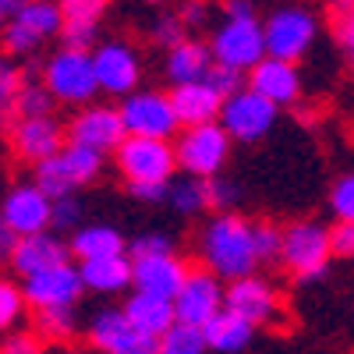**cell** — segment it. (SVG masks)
Instances as JSON below:
<instances>
[{"label":"cell","mask_w":354,"mask_h":354,"mask_svg":"<svg viewBox=\"0 0 354 354\" xmlns=\"http://www.w3.org/2000/svg\"><path fill=\"white\" fill-rule=\"evenodd\" d=\"M21 85H25V71L8 57H0V131H11V124L18 121L15 103H18Z\"/></svg>","instance_id":"cell-29"},{"label":"cell","mask_w":354,"mask_h":354,"mask_svg":"<svg viewBox=\"0 0 354 354\" xmlns=\"http://www.w3.org/2000/svg\"><path fill=\"white\" fill-rule=\"evenodd\" d=\"M230 135L220 121L213 124H195V128H181L174 142V153H177V167H181L188 177H220L227 156H230Z\"/></svg>","instance_id":"cell-4"},{"label":"cell","mask_w":354,"mask_h":354,"mask_svg":"<svg viewBox=\"0 0 354 354\" xmlns=\"http://www.w3.org/2000/svg\"><path fill=\"white\" fill-rule=\"evenodd\" d=\"M174 245L163 238V234H142V238L131 241V262L135 259H156V255H170Z\"/></svg>","instance_id":"cell-42"},{"label":"cell","mask_w":354,"mask_h":354,"mask_svg":"<svg viewBox=\"0 0 354 354\" xmlns=\"http://www.w3.org/2000/svg\"><path fill=\"white\" fill-rule=\"evenodd\" d=\"M25 4V0H0V32L8 28V21L18 15V8Z\"/></svg>","instance_id":"cell-52"},{"label":"cell","mask_w":354,"mask_h":354,"mask_svg":"<svg viewBox=\"0 0 354 354\" xmlns=\"http://www.w3.org/2000/svg\"><path fill=\"white\" fill-rule=\"evenodd\" d=\"M53 93L46 88V82L39 78H25L21 93H18V103H15V113L18 117H53Z\"/></svg>","instance_id":"cell-32"},{"label":"cell","mask_w":354,"mask_h":354,"mask_svg":"<svg viewBox=\"0 0 354 354\" xmlns=\"http://www.w3.org/2000/svg\"><path fill=\"white\" fill-rule=\"evenodd\" d=\"M124 315L131 319L135 330L149 333V337H163L177 322V312H174L170 298H160V294H142V290H135L131 298L124 301Z\"/></svg>","instance_id":"cell-24"},{"label":"cell","mask_w":354,"mask_h":354,"mask_svg":"<svg viewBox=\"0 0 354 354\" xmlns=\"http://www.w3.org/2000/svg\"><path fill=\"white\" fill-rule=\"evenodd\" d=\"M209 198H213V205H230L238 198V188L223 181V177H209Z\"/></svg>","instance_id":"cell-47"},{"label":"cell","mask_w":354,"mask_h":354,"mask_svg":"<svg viewBox=\"0 0 354 354\" xmlns=\"http://www.w3.org/2000/svg\"><path fill=\"white\" fill-rule=\"evenodd\" d=\"M227 308L230 312H238L245 315L252 326H273V322H280V298H277V290L270 280H262V277H241V280H234L227 287Z\"/></svg>","instance_id":"cell-18"},{"label":"cell","mask_w":354,"mask_h":354,"mask_svg":"<svg viewBox=\"0 0 354 354\" xmlns=\"http://www.w3.org/2000/svg\"><path fill=\"white\" fill-rule=\"evenodd\" d=\"M88 344L103 354H160V337L131 326L124 308H103L88 322Z\"/></svg>","instance_id":"cell-10"},{"label":"cell","mask_w":354,"mask_h":354,"mask_svg":"<svg viewBox=\"0 0 354 354\" xmlns=\"http://www.w3.org/2000/svg\"><path fill=\"white\" fill-rule=\"evenodd\" d=\"M252 241H255L259 262H273L280 259V248H283V230L273 223H252Z\"/></svg>","instance_id":"cell-37"},{"label":"cell","mask_w":354,"mask_h":354,"mask_svg":"<svg viewBox=\"0 0 354 354\" xmlns=\"http://www.w3.org/2000/svg\"><path fill=\"white\" fill-rule=\"evenodd\" d=\"M167 202L174 205L177 213H185V216H195L202 209H209V205H213L209 181H205V177H181V181H170Z\"/></svg>","instance_id":"cell-28"},{"label":"cell","mask_w":354,"mask_h":354,"mask_svg":"<svg viewBox=\"0 0 354 354\" xmlns=\"http://www.w3.org/2000/svg\"><path fill=\"white\" fill-rule=\"evenodd\" d=\"M205 85L227 100V96H234V93H241V88H245V75L234 71V68H223V64H213L209 75H205Z\"/></svg>","instance_id":"cell-40"},{"label":"cell","mask_w":354,"mask_h":354,"mask_svg":"<svg viewBox=\"0 0 354 354\" xmlns=\"http://www.w3.org/2000/svg\"><path fill=\"white\" fill-rule=\"evenodd\" d=\"M117 110H121V121H124L128 135L170 142L177 131H181V121H177V113H174L170 93L167 96L163 93H131V96H124V103Z\"/></svg>","instance_id":"cell-8"},{"label":"cell","mask_w":354,"mask_h":354,"mask_svg":"<svg viewBox=\"0 0 354 354\" xmlns=\"http://www.w3.org/2000/svg\"><path fill=\"white\" fill-rule=\"evenodd\" d=\"M53 354H88V351H78V347H61V351H53Z\"/></svg>","instance_id":"cell-54"},{"label":"cell","mask_w":354,"mask_h":354,"mask_svg":"<svg viewBox=\"0 0 354 354\" xmlns=\"http://www.w3.org/2000/svg\"><path fill=\"white\" fill-rule=\"evenodd\" d=\"M36 188H43L50 198H64V195H71L75 188H78V181L71 177V170H68V163H64V156H50L46 163H39L36 167V181H32Z\"/></svg>","instance_id":"cell-30"},{"label":"cell","mask_w":354,"mask_h":354,"mask_svg":"<svg viewBox=\"0 0 354 354\" xmlns=\"http://www.w3.org/2000/svg\"><path fill=\"white\" fill-rule=\"evenodd\" d=\"M82 283L96 294H117L131 283V262L124 255H106V259H88L78 266Z\"/></svg>","instance_id":"cell-26"},{"label":"cell","mask_w":354,"mask_h":354,"mask_svg":"<svg viewBox=\"0 0 354 354\" xmlns=\"http://www.w3.org/2000/svg\"><path fill=\"white\" fill-rule=\"evenodd\" d=\"M326 8L333 11V18H351L354 15V0H326Z\"/></svg>","instance_id":"cell-53"},{"label":"cell","mask_w":354,"mask_h":354,"mask_svg":"<svg viewBox=\"0 0 354 354\" xmlns=\"http://www.w3.org/2000/svg\"><path fill=\"white\" fill-rule=\"evenodd\" d=\"M93 64H96V78H100V88L110 96H131L138 88V78H142V61L135 46L128 43H100L93 50Z\"/></svg>","instance_id":"cell-17"},{"label":"cell","mask_w":354,"mask_h":354,"mask_svg":"<svg viewBox=\"0 0 354 354\" xmlns=\"http://www.w3.org/2000/svg\"><path fill=\"white\" fill-rule=\"evenodd\" d=\"M25 308H28L25 290H21L15 280L0 277V333L15 330L18 322H21V315H25Z\"/></svg>","instance_id":"cell-34"},{"label":"cell","mask_w":354,"mask_h":354,"mask_svg":"<svg viewBox=\"0 0 354 354\" xmlns=\"http://www.w3.org/2000/svg\"><path fill=\"white\" fill-rule=\"evenodd\" d=\"M330 230L315 223V220H301V223H290L283 230V248H280V262L287 266L290 277L298 280H315L322 277L330 262Z\"/></svg>","instance_id":"cell-7"},{"label":"cell","mask_w":354,"mask_h":354,"mask_svg":"<svg viewBox=\"0 0 354 354\" xmlns=\"http://www.w3.org/2000/svg\"><path fill=\"white\" fill-rule=\"evenodd\" d=\"M185 21H181V15H160L153 25H149V36H153V43H160V46H167V50H174L177 43H185L188 36H185Z\"/></svg>","instance_id":"cell-38"},{"label":"cell","mask_w":354,"mask_h":354,"mask_svg":"<svg viewBox=\"0 0 354 354\" xmlns=\"http://www.w3.org/2000/svg\"><path fill=\"white\" fill-rule=\"evenodd\" d=\"M75 333V308H43L36 312V337L46 344H68Z\"/></svg>","instance_id":"cell-31"},{"label":"cell","mask_w":354,"mask_h":354,"mask_svg":"<svg viewBox=\"0 0 354 354\" xmlns=\"http://www.w3.org/2000/svg\"><path fill=\"white\" fill-rule=\"evenodd\" d=\"M11 149L25 163H46L50 156H61L68 145V128L57 124V117H18L8 131Z\"/></svg>","instance_id":"cell-13"},{"label":"cell","mask_w":354,"mask_h":354,"mask_svg":"<svg viewBox=\"0 0 354 354\" xmlns=\"http://www.w3.org/2000/svg\"><path fill=\"white\" fill-rule=\"evenodd\" d=\"M223 15L227 18H255V8H252V0H227Z\"/></svg>","instance_id":"cell-51"},{"label":"cell","mask_w":354,"mask_h":354,"mask_svg":"<svg viewBox=\"0 0 354 354\" xmlns=\"http://www.w3.org/2000/svg\"><path fill=\"white\" fill-rule=\"evenodd\" d=\"M277 121V106L259 96L255 88H241V93H234L223 100V110H220V124L227 128L230 138H238V142H255L262 138L266 131L273 128Z\"/></svg>","instance_id":"cell-14"},{"label":"cell","mask_w":354,"mask_h":354,"mask_svg":"<svg viewBox=\"0 0 354 354\" xmlns=\"http://www.w3.org/2000/svg\"><path fill=\"white\" fill-rule=\"evenodd\" d=\"M198 255L202 266L209 273H216L220 280H241L255 273V241H252V223L245 216L234 213H220L205 223L202 238H198Z\"/></svg>","instance_id":"cell-1"},{"label":"cell","mask_w":354,"mask_h":354,"mask_svg":"<svg viewBox=\"0 0 354 354\" xmlns=\"http://www.w3.org/2000/svg\"><path fill=\"white\" fill-rule=\"evenodd\" d=\"M205 15H209V11H205V0H188V4L181 8V21H185L188 28L202 25V21H205Z\"/></svg>","instance_id":"cell-48"},{"label":"cell","mask_w":354,"mask_h":354,"mask_svg":"<svg viewBox=\"0 0 354 354\" xmlns=\"http://www.w3.org/2000/svg\"><path fill=\"white\" fill-rule=\"evenodd\" d=\"M209 50L216 64L234 71H252L259 61H266V28L259 18H223V25L213 32Z\"/></svg>","instance_id":"cell-6"},{"label":"cell","mask_w":354,"mask_h":354,"mask_svg":"<svg viewBox=\"0 0 354 354\" xmlns=\"http://www.w3.org/2000/svg\"><path fill=\"white\" fill-rule=\"evenodd\" d=\"M113 156H117V170L124 174L128 188H135V185H170V177L177 170V153L163 138L128 135L117 145Z\"/></svg>","instance_id":"cell-3"},{"label":"cell","mask_w":354,"mask_h":354,"mask_svg":"<svg viewBox=\"0 0 354 354\" xmlns=\"http://www.w3.org/2000/svg\"><path fill=\"white\" fill-rule=\"evenodd\" d=\"M64 163H68V170H71V177L78 185H88L93 177L100 174V167H103V153H96V149H85V145H64Z\"/></svg>","instance_id":"cell-35"},{"label":"cell","mask_w":354,"mask_h":354,"mask_svg":"<svg viewBox=\"0 0 354 354\" xmlns=\"http://www.w3.org/2000/svg\"><path fill=\"white\" fill-rule=\"evenodd\" d=\"M57 8L64 15V25H100L106 0H57Z\"/></svg>","instance_id":"cell-36"},{"label":"cell","mask_w":354,"mask_h":354,"mask_svg":"<svg viewBox=\"0 0 354 354\" xmlns=\"http://www.w3.org/2000/svg\"><path fill=\"white\" fill-rule=\"evenodd\" d=\"M202 333H205V344H209V351H216V354H238V351H245V347L252 344L255 326H252L245 315L230 312V308L223 305V308L202 326Z\"/></svg>","instance_id":"cell-23"},{"label":"cell","mask_w":354,"mask_h":354,"mask_svg":"<svg viewBox=\"0 0 354 354\" xmlns=\"http://www.w3.org/2000/svg\"><path fill=\"white\" fill-rule=\"evenodd\" d=\"M15 245H18V234L0 220V262H11V255H15Z\"/></svg>","instance_id":"cell-50"},{"label":"cell","mask_w":354,"mask_h":354,"mask_svg":"<svg viewBox=\"0 0 354 354\" xmlns=\"http://www.w3.org/2000/svg\"><path fill=\"white\" fill-rule=\"evenodd\" d=\"M0 354H46V347L36 333H11L8 340H0Z\"/></svg>","instance_id":"cell-44"},{"label":"cell","mask_w":354,"mask_h":354,"mask_svg":"<svg viewBox=\"0 0 354 354\" xmlns=\"http://www.w3.org/2000/svg\"><path fill=\"white\" fill-rule=\"evenodd\" d=\"M333 32H337V43H340V50L347 53L351 68H354V15H351V18H337Z\"/></svg>","instance_id":"cell-46"},{"label":"cell","mask_w":354,"mask_h":354,"mask_svg":"<svg viewBox=\"0 0 354 354\" xmlns=\"http://www.w3.org/2000/svg\"><path fill=\"white\" fill-rule=\"evenodd\" d=\"M68 252H71V245H64L53 230L28 234V238H18L15 255H11V266H15V273L25 280V277H36V273L50 270V266L68 262Z\"/></svg>","instance_id":"cell-21"},{"label":"cell","mask_w":354,"mask_h":354,"mask_svg":"<svg viewBox=\"0 0 354 354\" xmlns=\"http://www.w3.org/2000/svg\"><path fill=\"white\" fill-rule=\"evenodd\" d=\"M61 39L71 50H88V53H93L96 50V25H64Z\"/></svg>","instance_id":"cell-43"},{"label":"cell","mask_w":354,"mask_h":354,"mask_svg":"<svg viewBox=\"0 0 354 354\" xmlns=\"http://www.w3.org/2000/svg\"><path fill=\"white\" fill-rule=\"evenodd\" d=\"M71 252L88 262V259H106V255H124V238L106 223H85L75 230L71 238Z\"/></svg>","instance_id":"cell-27"},{"label":"cell","mask_w":354,"mask_h":354,"mask_svg":"<svg viewBox=\"0 0 354 354\" xmlns=\"http://www.w3.org/2000/svg\"><path fill=\"white\" fill-rule=\"evenodd\" d=\"M330 209L337 213V220L344 223H354V174L340 177L330 192Z\"/></svg>","instance_id":"cell-39"},{"label":"cell","mask_w":354,"mask_h":354,"mask_svg":"<svg viewBox=\"0 0 354 354\" xmlns=\"http://www.w3.org/2000/svg\"><path fill=\"white\" fill-rule=\"evenodd\" d=\"M131 195L142 198V202H163L170 195V185H135Z\"/></svg>","instance_id":"cell-49"},{"label":"cell","mask_w":354,"mask_h":354,"mask_svg":"<svg viewBox=\"0 0 354 354\" xmlns=\"http://www.w3.org/2000/svg\"><path fill=\"white\" fill-rule=\"evenodd\" d=\"M78 216H82V205L75 202V195H64V198H53V216H50V227L53 230H78Z\"/></svg>","instance_id":"cell-41"},{"label":"cell","mask_w":354,"mask_h":354,"mask_svg":"<svg viewBox=\"0 0 354 354\" xmlns=\"http://www.w3.org/2000/svg\"><path fill=\"white\" fill-rule=\"evenodd\" d=\"M205 333L198 326H185V322H174V326L160 337V354H205Z\"/></svg>","instance_id":"cell-33"},{"label":"cell","mask_w":354,"mask_h":354,"mask_svg":"<svg viewBox=\"0 0 354 354\" xmlns=\"http://www.w3.org/2000/svg\"><path fill=\"white\" fill-rule=\"evenodd\" d=\"M248 88H255L259 96H266L273 106H287L301 96V75L290 61H277L266 57L248 71Z\"/></svg>","instance_id":"cell-20"},{"label":"cell","mask_w":354,"mask_h":354,"mask_svg":"<svg viewBox=\"0 0 354 354\" xmlns=\"http://www.w3.org/2000/svg\"><path fill=\"white\" fill-rule=\"evenodd\" d=\"M43 82L53 93V100L68 103V106H88V100L100 93L93 53H88V50H71V46H61L46 61Z\"/></svg>","instance_id":"cell-2"},{"label":"cell","mask_w":354,"mask_h":354,"mask_svg":"<svg viewBox=\"0 0 354 354\" xmlns=\"http://www.w3.org/2000/svg\"><path fill=\"white\" fill-rule=\"evenodd\" d=\"M145 4H156L160 8V4H167V0H145Z\"/></svg>","instance_id":"cell-55"},{"label":"cell","mask_w":354,"mask_h":354,"mask_svg":"<svg viewBox=\"0 0 354 354\" xmlns=\"http://www.w3.org/2000/svg\"><path fill=\"white\" fill-rule=\"evenodd\" d=\"M21 290H25L28 308L43 312V308H75L85 283H82V270H75L71 262H61V266H50V270L36 273V277H25Z\"/></svg>","instance_id":"cell-15"},{"label":"cell","mask_w":354,"mask_h":354,"mask_svg":"<svg viewBox=\"0 0 354 354\" xmlns=\"http://www.w3.org/2000/svg\"><path fill=\"white\" fill-rule=\"evenodd\" d=\"M330 252L340 259H354V223H337L330 230Z\"/></svg>","instance_id":"cell-45"},{"label":"cell","mask_w":354,"mask_h":354,"mask_svg":"<svg viewBox=\"0 0 354 354\" xmlns=\"http://www.w3.org/2000/svg\"><path fill=\"white\" fill-rule=\"evenodd\" d=\"M216 64L213 50L205 43H195V39H185L177 43L170 53H167V78L174 85H192V82H205L209 68Z\"/></svg>","instance_id":"cell-25"},{"label":"cell","mask_w":354,"mask_h":354,"mask_svg":"<svg viewBox=\"0 0 354 354\" xmlns=\"http://www.w3.org/2000/svg\"><path fill=\"white\" fill-rule=\"evenodd\" d=\"M188 280V266L170 255H156V259H135L131 262V283L142 294H160V298H177V290Z\"/></svg>","instance_id":"cell-19"},{"label":"cell","mask_w":354,"mask_h":354,"mask_svg":"<svg viewBox=\"0 0 354 354\" xmlns=\"http://www.w3.org/2000/svg\"><path fill=\"white\" fill-rule=\"evenodd\" d=\"M223 305H227V287L220 283L216 273L205 270V266H202V270H188L185 287L177 290V298H174L177 322H185V326H198V330H202Z\"/></svg>","instance_id":"cell-12"},{"label":"cell","mask_w":354,"mask_h":354,"mask_svg":"<svg viewBox=\"0 0 354 354\" xmlns=\"http://www.w3.org/2000/svg\"><path fill=\"white\" fill-rule=\"evenodd\" d=\"M124 138H128V128L121 121V110L103 106V103L82 106L68 124V142L85 145V149H96V153H117V145Z\"/></svg>","instance_id":"cell-11"},{"label":"cell","mask_w":354,"mask_h":354,"mask_svg":"<svg viewBox=\"0 0 354 354\" xmlns=\"http://www.w3.org/2000/svg\"><path fill=\"white\" fill-rule=\"evenodd\" d=\"M61 28H64V15L57 8V0H25L0 36H4L8 57H28L46 39L61 36Z\"/></svg>","instance_id":"cell-5"},{"label":"cell","mask_w":354,"mask_h":354,"mask_svg":"<svg viewBox=\"0 0 354 354\" xmlns=\"http://www.w3.org/2000/svg\"><path fill=\"white\" fill-rule=\"evenodd\" d=\"M266 53L277 57V61H298L308 53V46L315 43L319 25L305 8H280L266 18Z\"/></svg>","instance_id":"cell-9"},{"label":"cell","mask_w":354,"mask_h":354,"mask_svg":"<svg viewBox=\"0 0 354 354\" xmlns=\"http://www.w3.org/2000/svg\"><path fill=\"white\" fill-rule=\"evenodd\" d=\"M170 103L181 128H195V124H213L220 121L223 110V96L213 93L205 82H192V85H174L170 88Z\"/></svg>","instance_id":"cell-22"},{"label":"cell","mask_w":354,"mask_h":354,"mask_svg":"<svg viewBox=\"0 0 354 354\" xmlns=\"http://www.w3.org/2000/svg\"><path fill=\"white\" fill-rule=\"evenodd\" d=\"M50 216H53V198L36 185H15L4 195V202H0V220H4L18 238L43 234L50 227Z\"/></svg>","instance_id":"cell-16"}]
</instances>
